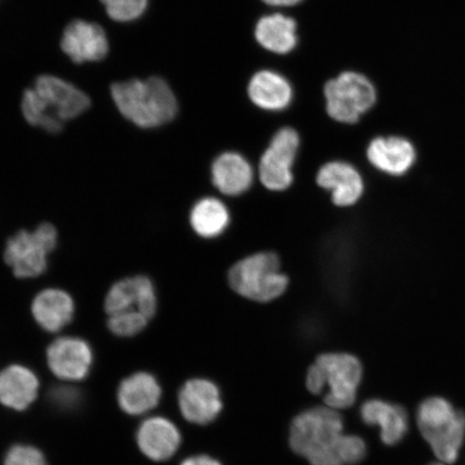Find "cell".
Returning <instances> with one entry per match:
<instances>
[{
  "label": "cell",
  "mask_w": 465,
  "mask_h": 465,
  "mask_svg": "<svg viewBox=\"0 0 465 465\" xmlns=\"http://www.w3.org/2000/svg\"><path fill=\"white\" fill-rule=\"evenodd\" d=\"M158 310V296L153 281L137 275L121 279L113 284L104 298L108 317L120 313H141L153 320Z\"/></svg>",
  "instance_id": "obj_10"
},
{
  "label": "cell",
  "mask_w": 465,
  "mask_h": 465,
  "mask_svg": "<svg viewBox=\"0 0 465 465\" xmlns=\"http://www.w3.org/2000/svg\"><path fill=\"white\" fill-rule=\"evenodd\" d=\"M229 283L250 301L269 303L286 292L289 279L275 253L260 252L237 262L229 272Z\"/></svg>",
  "instance_id": "obj_6"
},
{
  "label": "cell",
  "mask_w": 465,
  "mask_h": 465,
  "mask_svg": "<svg viewBox=\"0 0 465 465\" xmlns=\"http://www.w3.org/2000/svg\"><path fill=\"white\" fill-rule=\"evenodd\" d=\"M262 2L272 5V7H293V5L301 4L303 0H262Z\"/></svg>",
  "instance_id": "obj_31"
},
{
  "label": "cell",
  "mask_w": 465,
  "mask_h": 465,
  "mask_svg": "<svg viewBox=\"0 0 465 465\" xmlns=\"http://www.w3.org/2000/svg\"><path fill=\"white\" fill-rule=\"evenodd\" d=\"M417 426L439 461L455 463L465 440V414L443 397H430L418 406Z\"/></svg>",
  "instance_id": "obj_4"
},
{
  "label": "cell",
  "mask_w": 465,
  "mask_h": 465,
  "mask_svg": "<svg viewBox=\"0 0 465 465\" xmlns=\"http://www.w3.org/2000/svg\"><path fill=\"white\" fill-rule=\"evenodd\" d=\"M319 187L331 192L336 206L349 207L361 199L364 183L361 174L346 162H329L317 173Z\"/></svg>",
  "instance_id": "obj_15"
},
{
  "label": "cell",
  "mask_w": 465,
  "mask_h": 465,
  "mask_svg": "<svg viewBox=\"0 0 465 465\" xmlns=\"http://www.w3.org/2000/svg\"><path fill=\"white\" fill-rule=\"evenodd\" d=\"M31 311L40 328L46 332L56 333L72 322L75 305L72 295L66 291L49 288L35 296Z\"/></svg>",
  "instance_id": "obj_16"
},
{
  "label": "cell",
  "mask_w": 465,
  "mask_h": 465,
  "mask_svg": "<svg viewBox=\"0 0 465 465\" xmlns=\"http://www.w3.org/2000/svg\"><path fill=\"white\" fill-rule=\"evenodd\" d=\"M342 418L330 407H313L295 417L290 429L291 449L312 465H344L339 447Z\"/></svg>",
  "instance_id": "obj_3"
},
{
  "label": "cell",
  "mask_w": 465,
  "mask_h": 465,
  "mask_svg": "<svg viewBox=\"0 0 465 465\" xmlns=\"http://www.w3.org/2000/svg\"><path fill=\"white\" fill-rule=\"evenodd\" d=\"M139 449L154 461H165L182 444V435L174 424L163 417L143 421L137 432Z\"/></svg>",
  "instance_id": "obj_18"
},
{
  "label": "cell",
  "mask_w": 465,
  "mask_h": 465,
  "mask_svg": "<svg viewBox=\"0 0 465 465\" xmlns=\"http://www.w3.org/2000/svg\"><path fill=\"white\" fill-rule=\"evenodd\" d=\"M162 389L156 378L149 373H136L121 382L118 400L126 414L138 416L159 404Z\"/></svg>",
  "instance_id": "obj_21"
},
{
  "label": "cell",
  "mask_w": 465,
  "mask_h": 465,
  "mask_svg": "<svg viewBox=\"0 0 465 465\" xmlns=\"http://www.w3.org/2000/svg\"><path fill=\"white\" fill-rule=\"evenodd\" d=\"M150 320L141 313H120L108 317V328L120 337H133L142 332Z\"/></svg>",
  "instance_id": "obj_26"
},
{
  "label": "cell",
  "mask_w": 465,
  "mask_h": 465,
  "mask_svg": "<svg viewBox=\"0 0 465 465\" xmlns=\"http://www.w3.org/2000/svg\"><path fill=\"white\" fill-rule=\"evenodd\" d=\"M296 23L291 17L274 14L261 17L255 26V39L267 51L276 54H288L298 45Z\"/></svg>",
  "instance_id": "obj_23"
},
{
  "label": "cell",
  "mask_w": 465,
  "mask_h": 465,
  "mask_svg": "<svg viewBox=\"0 0 465 465\" xmlns=\"http://www.w3.org/2000/svg\"><path fill=\"white\" fill-rule=\"evenodd\" d=\"M22 114L27 124L57 134L65 122L78 118L91 107L90 97L68 81L55 75H40L23 94Z\"/></svg>",
  "instance_id": "obj_1"
},
{
  "label": "cell",
  "mask_w": 465,
  "mask_h": 465,
  "mask_svg": "<svg viewBox=\"0 0 465 465\" xmlns=\"http://www.w3.org/2000/svg\"><path fill=\"white\" fill-rule=\"evenodd\" d=\"M254 172L245 156L237 153L220 154L212 165V182L224 195L238 196L252 187Z\"/></svg>",
  "instance_id": "obj_19"
},
{
  "label": "cell",
  "mask_w": 465,
  "mask_h": 465,
  "mask_svg": "<svg viewBox=\"0 0 465 465\" xmlns=\"http://www.w3.org/2000/svg\"><path fill=\"white\" fill-rule=\"evenodd\" d=\"M179 407L185 420L203 426L217 420L223 404L216 383L196 378L180 391Z\"/></svg>",
  "instance_id": "obj_14"
},
{
  "label": "cell",
  "mask_w": 465,
  "mask_h": 465,
  "mask_svg": "<svg viewBox=\"0 0 465 465\" xmlns=\"http://www.w3.org/2000/svg\"><path fill=\"white\" fill-rule=\"evenodd\" d=\"M49 368L64 381H83L93 363L92 348L79 337H58L46 351Z\"/></svg>",
  "instance_id": "obj_12"
},
{
  "label": "cell",
  "mask_w": 465,
  "mask_h": 465,
  "mask_svg": "<svg viewBox=\"0 0 465 465\" xmlns=\"http://www.w3.org/2000/svg\"><path fill=\"white\" fill-rule=\"evenodd\" d=\"M428 465H447V464H445V463H443V462L439 461V462H434V463L428 464Z\"/></svg>",
  "instance_id": "obj_32"
},
{
  "label": "cell",
  "mask_w": 465,
  "mask_h": 465,
  "mask_svg": "<svg viewBox=\"0 0 465 465\" xmlns=\"http://www.w3.org/2000/svg\"><path fill=\"white\" fill-rule=\"evenodd\" d=\"M4 465H48L43 452L35 447L16 445L5 458Z\"/></svg>",
  "instance_id": "obj_29"
},
{
  "label": "cell",
  "mask_w": 465,
  "mask_h": 465,
  "mask_svg": "<svg viewBox=\"0 0 465 465\" xmlns=\"http://www.w3.org/2000/svg\"><path fill=\"white\" fill-rule=\"evenodd\" d=\"M48 399L57 410L71 411L78 409L83 394L77 388L71 386H54L50 389Z\"/></svg>",
  "instance_id": "obj_28"
},
{
  "label": "cell",
  "mask_w": 465,
  "mask_h": 465,
  "mask_svg": "<svg viewBox=\"0 0 465 465\" xmlns=\"http://www.w3.org/2000/svg\"><path fill=\"white\" fill-rule=\"evenodd\" d=\"M365 441L357 435H342L339 453L344 465H356L363 460L366 456Z\"/></svg>",
  "instance_id": "obj_27"
},
{
  "label": "cell",
  "mask_w": 465,
  "mask_h": 465,
  "mask_svg": "<svg viewBox=\"0 0 465 465\" xmlns=\"http://www.w3.org/2000/svg\"><path fill=\"white\" fill-rule=\"evenodd\" d=\"M61 46L75 64L96 63L109 54L106 33L96 23L74 20L64 31Z\"/></svg>",
  "instance_id": "obj_11"
},
{
  "label": "cell",
  "mask_w": 465,
  "mask_h": 465,
  "mask_svg": "<svg viewBox=\"0 0 465 465\" xmlns=\"http://www.w3.org/2000/svg\"><path fill=\"white\" fill-rule=\"evenodd\" d=\"M300 143L298 132L291 127H283L272 138L259 165L260 180L267 190L284 191L291 187Z\"/></svg>",
  "instance_id": "obj_9"
},
{
  "label": "cell",
  "mask_w": 465,
  "mask_h": 465,
  "mask_svg": "<svg viewBox=\"0 0 465 465\" xmlns=\"http://www.w3.org/2000/svg\"><path fill=\"white\" fill-rule=\"evenodd\" d=\"M250 100L267 112H282L292 102L293 90L283 75L272 71H261L248 85Z\"/></svg>",
  "instance_id": "obj_20"
},
{
  "label": "cell",
  "mask_w": 465,
  "mask_h": 465,
  "mask_svg": "<svg viewBox=\"0 0 465 465\" xmlns=\"http://www.w3.org/2000/svg\"><path fill=\"white\" fill-rule=\"evenodd\" d=\"M110 19L129 23L141 19L148 8L149 0H101Z\"/></svg>",
  "instance_id": "obj_25"
},
{
  "label": "cell",
  "mask_w": 465,
  "mask_h": 465,
  "mask_svg": "<svg viewBox=\"0 0 465 465\" xmlns=\"http://www.w3.org/2000/svg\"><path fill=\"white\" fill-rule=\"evenodd\" d=\"M366 156L377 171L389 176L401 177L416 164L417 150L402 136H380L369 144Z\"/></svg>",
  "instance_id": "obj_13"
},
{
  "label": "cell",
  "mask_w": 465,
  "mask_h": 465,
  "mask_svg": "<svg viewBox=\"0 0 465 465\" xmlns=\"http://www.w3.org/2000/svg\"><path fill=\"white\" fill-rule=\"evenodd\" d=\"M362 420L381 429V439L387 446L402 441L409 432V415L404 407L383 400H369L361 407Z\"/></svg>",
  "instance_id": "obj_17"
},
{
  "label": "cell",
  "mask_w": 465,
  "mask_h": 465,
  "mask_svg": "<svg viewBox=\"0 0 465 465\" xmlns=\"http://www.w3.org/2000/svg\"><path fill=\"white\" fill-rule=\"evenodd\" d=\"M39 381L31 370L11 365L0 373V403L15 411H25L37 398Z\"/></svg>",
  "instance_id": "obj_22"
},
{
  "label": "cell",
  "mask_w": 465,
  "mask_h": 465,
  "mask_svg": "<svg viewBox=\"0 0 465 465\" xmlns=\"http://www.w3.org/2000/svg\"><path fill=\"white\" fill-rule=\"evenodd\" d=\"M180 465H223L209 456H194L185 459Z\"/></svg>",
  "instance_id": "obj_30"
},
{
  "label": "cell",
  "mask_w": 465,
  "mask_h": 465,
  "mask_svg": "<svg viewBox=\"0 0 465 465\" xmlns=\"http://www.w3.org/2000/svg\"><path fill=\"white\" fill-rule=\"evenodd\" d=\"M57 242L54 224L45 223L34 231L21 230L5 242L4 260L16 278H37L48 269L49 255Z\"/></svg>",
  "instance_id": "obj_7"
},
{
  "label": "cell",
  "mask_w": 465,
  "mask_h": 465,
  "mask_svg": "<svg viewBox=\"0 0 465 465\" xmlns=\"http://www.w3.org/2000/svg\"><path fill=\"white\" fill-rule=\"evenodd\" d=\"M363 370L359 359L349 353H324L311 366L306 378L313 394L329 389L324 403L330 409L346 410L356 402Z\"/></svg>",
  "instance_id": "obj_5"
},
{
  "label": "cell",
  "mask_w": 465,
  "mask_h": 465,
  "mask_svg": "<svg viewBox=\"0 0 465 465\" xmlns=\"http://www.w3.org/2000/svg\"><path fill=\"white\" fill-rule=\"evenodd\" d=\"M230 221L228 207L216 197H203L190 213L192 229L203 238H214L223 234Z\"/></svg>",
  "instance_id": "obj_24"
},
{
  "label": "cell",
  "mask_w": 465,
  "mask_h": 465,
  "mask_svg": "<svg viewBox=\"0 0 465 465\" xmlns=\"http://www.w3.org/2000/svg\"><path fill=\"white\" fill-rule=\"evenodd\" d=\"M324 97L331 118L341 124H354L374 107L377 92L364 74L345 72L325 84Z\"/></svg>",
  "instance_id": "obj_8"
},
{
  "label": "cell",
  "mask_w": 465,
  "mask_h": 465,
  "mask_svg": "<svg viewBox=\"0 0 465 465\" xmlns=\"http://www.w3.org/2000/svg\"><path fill=\"white\" fill-rule=\"evenodd\" d=\"M112 97L120 114L141 129H158L178 114V102L164 79H132L112 85Z\"/></svg>",
  "instance_id": "obj_2"
}]
</instances>
